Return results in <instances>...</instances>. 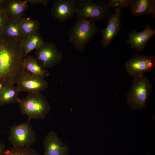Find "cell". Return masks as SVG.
<instances>
[{
  "instance_id": "cell-1",
  "label": "cell",
  "mask_w": 155,
  "mask_h": 155,
  "mask_svg": "<svg viewBox=\"0 0 155 155\" xmlns=\"http://www.w3.org/2000/svg\"><path fill=\"white\" fill-rule=\"evenodd\" d=\"M20 42L0 37V82L5 86L14 85L24 69Z\"/></svg>"
},
{
  "instance_id": "cell-2",
  "label": "cell",
  "mask_w": 155,
  "mask_h": 155,
  "mask_svg": "<svg viewBox=\"0 0 155 155\" xmlns=\"http://www.w3.org/2000/svg\"><path fill=\"white\" fill-rule=\"evenodd\" d=\"M98 30L95 22L78 16L68 32L69 41L77 51L82 52Z\"/></svg>"
},
{
  "instance_id": "cell-3",
  "label": "cell",
  "mask_w": 155,
  "mask_h": 155,
  "mask_svg": "<svg viewBox=\"0 0 155 155\" xmlns=\"http://www.w3.org/2000/svg\"><path fill=\"white\" fill-rule=\"evenodd\" d=\"M18 103L22 114L27 116L28 121L32 119H43L49 112V104L40 92H29Z\"/></svg>"
},
{
  "instance_id": "cell-4",
  "label": "cell",
  "mask_w": 155,
  "mask_h": 155,
  "mask_svg": "<svg viewBox=\"0 0 155 155\" xmlns=\"http://www.w3.org/2000/svg\"><path fill=\"white\" fill-rule=\"evenodd\" d=\"M152 89V85L147 77L143 75L134 78L127 96L130 108L133 110L146 108V101Z\"/></svg>"
},
{
  "instance_id": "cell-5",
  "label": "cell",
  "mask_w": 155,
  "mask_h": 155,
  "mask_svg": "<svg viewBox=\"0 0 155 155\" xmlns=\"http://www.w3.org/2000/svg\"><path fill=\"white\" fill-rule=\"evenodd\" d=\"M75 13L96 22L109 17L110 7L103 1L75 0Z\"/></svg>"
},
{
  "instance_id": "cell-6",
  "label": "cell",
  "mask_w": 155,
  "mask_h": 155,
  "mask_svg": "<svg viewBox=\"0 0 155 155\" xmlns=\"http://www.w3.org/2000/svg\"><path fill=\"white\" fill-rule=\"evenodd\" d=\"M36 133L30 122L11 127L8 140L12 147L23 148L30 147L36 142Z\"/></svg>"
},
{
  "instance_id": "cell-7",
  "label": "cell",
  "mask_w": 155,
  "mask_h": 155,
  "mask_svg": "<svg viewBox=\"0 0 155 155\" xmlns=\"http://www.w3.org/2000/svg\"><path fill=\"white\" fill-rule=\"evenodd\" d=\"M36 58L44 68L53 67L62 61L63 55L52 42H44L36 49Z\"/></svg>"
},
{
  "instance_id": "cell-8",
  "label": "cell",
  "mask_w": 155,
  "mask_h": 155,
  "mask_svg": "<svg viewBox=\"0 0 155 155\" xmlns=\"http://www.w3.org/2000/svg\"><path fill=\"white\" fill-rule=\"evenodd\" d=\"M16 87L20 92H40L46 90L48 84L44 79L23 69L16 81Z\"/></svg>"
},
{
  "instance_id": "cell-9",
  "label": "cell",
  "mask_w": 155,
  "mask_h": 155,
  "mask_svg": "<svg viewBox=\"0 0 155 155\" xmlns=\"http://www.w3.org/2000/svg\"><path fill=\"white\" fill-rule=\"evenodd\" d=\"M155 66V57L139 54L127 61L125 67L127 73L133 78L144 75L151 71Z\"/></svg>"
},
{
  "instance_id": "cell-10",
  "label": "cell",
  "mask_w": 155,
  "mask_h": 155,
  "mask_svg": "<svg viewBox=\"0 0 155 155\" xmlns=\"http://www.w3.org/2000/svg\"><path fill=\"white\" fill-rule=\"evenodd\" d=\"M121 12V10H115L114 13L108 17L106 27L101 30V43L104 47H107L119 33L121 26L120 19Z\"/></svg>"
},
{
  "instance_id": "cell-11",
  "label": "cell",
  "mask_w": 155,
  "mask_h": 155,
  "mask_svg": "<svg viewBox=\"0 0 155 155\" xmlns=\"http://www.w3.org/2000/svg\"><path fill=\"white\" fill-rule=\"evenodd\" d=\"M75 0H57L52 7V16L58 21L64 22L75 13Z\"/></svg>"
},
{
  "instance_id": "cell-12",
  "label": "cell",
  "mask_w": 155,
  "mask_h": 155,
  "mask_svg": "<svg viewBox=\"0 0 155 155\" xmlns=\"http://www.w3.org/2000/svg\"><path fill=\"white\" fill-rule=\"evenodd\" d=\"M44 155H68V147L63 144L54 131L49 132L43 141Z\"/></svg>"
},
{
  "instance_id": "cell-13",
  "label": "cell",
  "mask_w": 155,
  "mask_h": 155,
  "mask_svg": "<svg viewBox=\"0 0 155 155\" xmlns=\"http://www.w3.org/2000/svg\"><path fill=\"white\" fill-rule=\"evenodd\" d=\"M155 35V31L147 25L142 31L137 32L134 29L129 34L127 43L131 48H134L137 51H142L146 47L147 42Z\"/></svg>"
},
{
  "instance_id": "cell-14",
  "label": "cell",
  "mask_w": 155,
  "mask_h": 155,
  "mask_svg": "<svg viewBox=\"0 0 155 155\" xmlns=\"http://www.w3.org/2000/svg\"><path fill=\"white\" fill-rule=\"evenodd\" d=\"M26 0H6L3 8L9 18L19 20L28 9Z\"/></svg>"
},
{
  "instance_id": "cell-15",
  "label": "cell",
  "mask_w": 155,
  "mask_h": 155,
  "mask_svg": "<svg viewBox=\"0 0 155 155\" xmlns=\"http://www.w3.org/2000/svg\"><path fill=\"white\" fill-rule=\"evenodd\" d=\"M155 2L154 0H131L130 6L131 14L137 17L144 14H152L155 17Z\"/></svg>"
},
{
  "instance_id": "cell-16",
  "label": "cell",
  "mask_w": 155,
  "mask_h": 155,
  "mask_svg": "<svg viewBox=\"0 0 155 155\" xmlns=\"http://www.w3.org/2000/svg\"><path fill=\"white\" fill-rule=\"evenodd\" d=\"M2 36L14 42H21L26 37L23 34L20 24V20L9 18L4 28Z\"/></svg>"
},
{
  "instance_id": "cell-17",
  "label": "cell",
  "mask_w": 155,
  "mask_h": 155,
  "mask_svg": "<svg viewBox=\"0 0 155 155\" xmlns=\"http://www.w3.org/2000/svg\"><path fill=\"white\" fill-rule=\"evenodd\" d=\"M23 67L29 72L44 79L49 75L48 70L41 65L36 58L32 56L24 57Z\"/></svg>"
},
{
  "instance_id": "cell-18",
  "label": "cell",
  "mask_w": 155,
  "mask_h": 155,
  "mask_svg": "<svg viewBox=\"0 0 155 155\" xmlns=\"http://www.w3.org/2000/svg\"><path fill=\"white\" fill-rule=\"evenodd\" d=\"M44 42L42 38L38 32L26 37L24 40L20 42L24 57L27 56L32 51L36 49Z\"/></svg>"
},
{
  "instance_id": "cell-19",
  "label": "cell",
  "mask_w": 155,
  "mask_h": 155,
  "mask_svg": "<svg viewBox=\"0 0 155 155\" xmlns=\"http://www.w3.org/2000/svg\"><path fill=\"white\" fill-rule=\"evenodd\" d=\"M19 92L14 85L5 86L0 93V106L18 102Z\"/></svg>"
},
{
  "instance_id": "cell-20",
  "label": "cell",
  "mask_w": 155,
  "mask_h": 155,
  "mask_svg": "<svg viewBox=\"0 0 155 155\" xmlns=\"http://www.w3.org/2000/svg\"><path fill=\"white\" fill-rule=\"evenodd\" d=\"M20 24L26 37L37 32L40 26L38 21L30 18H22L20 20Z\"/></svg>"
},
{
  "instance_id": "cell-21",
  "label": "cell",
  "mask_w": 155,
  "mask_h": 155,
  "mask_svg": "<svg viewBox=\"0 0 155 155\" xmlns=\"http://www.w3.org/2000/svg\"><path fill=\"white\" fill-rule=\"evenodd\" d=\"M0 155H40L34 150L30 147L14 148L5 150Z\"/></svg>"
},
{
  "instance_id": "cell-22",
  "label": "cell",
  "mask_w": 155,
  "mask_h": 155,
  "mask_svg": "<svg viewBox=\"0 0 155 155\" xmlns=\"http://www.w3.org/2000/svg\"><path fill=\"white\" fill-rule=\"evenodd\" d=\"M131 1V0H110L107 4L110 7L121 10L123 8L130 7Z\"/></svg>"
},
{
  "instance_id": "cell-23",
  "label": "cell",
  "mask_w": 155,
  "mask_h": 155,
  "mask_svg": "<svg viewBox=\"0 0 155 155\" xmlns=\"http://www.w3.org/2000/svg\"><path fill=\"white\" fill-rule=\"evenodd\" d=\"M4 9H0V37L2 36L6 24L9 19Z\"/></svg>"
},
{
  "instance_id": "cell-24",
  "label": "cell",
  "mask_w": 155,
  "mask_h": 155,
  "mask_svg": "<svg viewBox=\"0 0 155 155\" xmlns=\"http://www.w3.org/2000/svg\"><path fill=\"white\" fill-rule=\"evenodd\" d=\"M28 3L32 4H39L46 6L49 2L48 0H26Z\"/></svg>"
},
{
  "instance_id": "cell-25",
  "label": "cell",
  "mask_w": 155,
  "mask_h": 155,
  "mask_svg": "<svg viewBox=\"0 0 155 155\" xmlns=\"http://www.w3.org/2000/svg\"><path fill=\"white\" fill-rule=\"evenodd\" d=\"M5 150V145L0 142V154Z\"/></svg>"
},
{
  "instance_id": "cell-26",
  "label": "cell",
  "mask_w": 155,
  "mask_h": 155,
  "mask_svg": "<svg viewBox=\"0 0 155 155\" xmlns=\"http://www.w3.org/2000/svg\"><path fill=\"white\" fill-rule=\"evenodd\" d=\"M6 1L5 0H0V9L3 7Z\"/></svg>"
},
{
  "instance_id": "cell-27",
  "label": "cell",
  "mask_w": 155,
  "mask_h": 155,
  "mask_svg": "<svg viewBox=\"0 0 155 155\" xmlns=\"http://www.w3.org/2000/svg\"><path fill=\"white\" fill-rule=\"evenodd\" d=\"M5 86L0 82V93Z\"/></svg>"
}]
</instances>
